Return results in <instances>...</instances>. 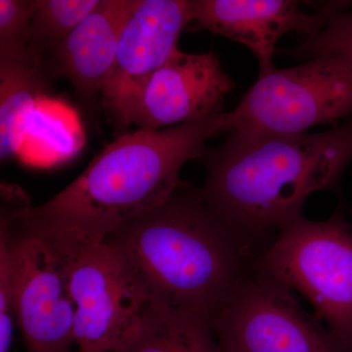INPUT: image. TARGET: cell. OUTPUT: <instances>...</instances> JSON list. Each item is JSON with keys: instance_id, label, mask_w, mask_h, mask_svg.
Here are the masks:
<instances>
[{"instance_id": "52a82bcc", "label": "cell", "mask_w": 352, "mask_h": 352, "mask_svg": "<svg viewBox=\"0 0 352 352\" xmlns=\"http://www.w3.org/2000/svg\"><path fill=\"white\" fill-rule=\"evenodd\" d=\"M75 303L78 352H122L147 327L155 308L106 243L65 254Z\"/></svg>"}, {"instance_id": "8992f818", "label": "cell", "mask_w": 352, "mask_h": 352, "mask_svg": "<svg viewBox=\"0 0 352 352\" xmlns=\"http://www.w3.org/2000/svg\"><path fill=\"white\" fill-rule=\"evenodd\" d=\"M351 118L352 59L324 55L259 74L239 105L226 112V132L298 135Z\"/></svg>"}, {"instance_id": "5b68a950", "label": "cell", "mask_w": 352, "mask_h": 352, "mask_svg": "<svg viewBox=\"0 0 352 352\" xmlns=\"http://www.w3.org/2000/svg\"><path fill=\"white\" fill-rule=\"evenodd\" d=\"M254 265L305 296L342 351L352 352V226L340 210L323 221L289 222Z\"/></svg>"}, {"instance_id": "6da1fadb", "label": "cell", "mask_w": 352, "mask_h": 352, "mask_svg": "<svg viewBox=\"0 0 352 352\" xmlns=\"http://www.w3.org/2000/svg\"><path fill=\"white\" fill-rule=\"evenodd\" d=\"M226 132V112L160 131L126 132L106 146L66 188L25 208L32 226L64 252L99 244L129 220L168 200L182 166Z\"/></svg>"}, {"instance_id": "7a4b0ae2", "label": "cell", "mask_w": 352, "mask_h": 352, "mask_svg": "<svg viewBox=\"0 0 352 352\" xmlns=\"http://www.w3.org/2000/svg\"><path fill=\"white\" fill-rule=\"evenodd\" d=\"M124 264L155 309L212 321L256 261L254 245L183 182L157 207L129 220L103 241Z\"/></svg>"}, {"instance_id": "ba28073f", "label": "cell", "mask_w": 352, "mask_h": 352, "mask_svg": "<svg viewBox=\"0 0 352 352\" xmlns=\"http://www.w3.org/2000/svg\"><path fill=\"white\" fill-rule=\"evenodd\" d=\"M212 325L220 352H344L293 289L254 264Z\"/></svg>"}, {"instance_id": "9c48e42d", "label": "cell", "mask_w": 352, "mask_h": 352, "mask_svg": "<svg viewBox=\"0 0 352 352\" xmlns=\"http://www.w3.org/2000/svg\"><path fill=\"white\" fill-rule=\"evenodd\" d=\"M195 18V0H138L122 25L101 107L117 129L133 124L141 92L178 48V39Z\"/></svg>"}, {"instance_id": "30bf717a", "label": "cell", "mask_w": 352, "mask_h": 352, "mask_svg": "<svg viewBox=\"0 0 352 352\" xmlns=\"http://www.w3.org/2000/svg\"><path fill=\"white\" fill-rule=\"evenodd\" d=\"M352 2L330 1L307 11L305 2L293 0H195L196 28L237 41L254 53L259 74L273 68L276 44L289 32L300 41L314 38L340 9Z\"/></svg>"}, {"instance_id": "9a60e30c", "label": "cell", "mask_w": 352, "mask_h": 352, "mask_svg": "<svg viewBox=\"0 0 352 352\" xmlns=\"http://www.w3.org/2000/svg\"><path fill=\"white\" fill-rule=\"evenodd\" d=\"M101 0H34L30 46L41 61L94 12Z\"/></svg>"}, {"instance_id": "4fadbf2b", "label": "cell", "mask_w": 352, "mask_h": 352, "mask_svg": "<svg viewBox=\"0 0 352 352\" xmlns=\"http://www.w3.org/2000/svg\"><path fill=\"white\" fill-rule=\"evenodd\" d=\"M52 78L32 50L0 58V159H12L24 142L36 103L50 89Z\"/></svg>"}, {"instance_id": "e0dca14e", "label": "cell", "mask_w": 352, "mask_h": 352, "mask_svg": "<svg viewBox=\"0 0 352 352\" xmlns=\"http://www.w3.org/2000/svg\"><path fill=\"white\" fill-rule=\"evenodd\" d=\"M32 10L34 0H0V58L18 56L31 50Z\"/></svg>"}, {"instance_id": "277c9868", "label": "cell", "mask_w": 352, "mask_h": 352, "mask_svg": "<svg viewBox=\"0 0 352 352\" xmlns=\"http://www.w3.org/2000/svg\"><path fill=\"white\" fill-rule=\"evenodd\" d=\"M31 205L16 185H1L0 346H12L14 323L27 352H71L75 303L68 259L54 241L24 215Z\"/></svg>"}, {"instance_id": "5bb4252c", "label": "cell", "mask_w": 352, "mask_h": 352, "mask_svg": "<svg viewBox=\"0 0 352 352\" xmlns=\"http://www.w3.org/2000/svg\"><path fill=\"white\" fill-rule=\"evenodd\" d=\"M122 352H220L212 321L198 315L156 309L142 333Z\"/></svg>"}, {"instance_id": "7c38bea8", "label": "cell", "mask_w": 352, "mask_h": 352, "mask_svg": "<svg viewBox=\"0 0 352 352\" xmlns=\"http://www.w3.org/2000/svg\"><path fill=\"white\" fill-rule=\"evenodd\" d=\"M138 0H101L43 63L53 80L65 78L75 89L80 107L95 117L104 85L112 72L122 25Z\"/></svg>"}, {"instance_id": "8fae6325", "label": "cell", "mask_w": 352, "mask_h": 352, "mask_svg": "<svg viewBox=\"0 0 352 352\" xmlns=\"http://www.w3.org/2000/svg\"><path fill=\"white\" fill-rule=\"evenodd\" d=\"M235 88L214 53L177 50L146 83L133 124L160 131L222 112L226 95Z\"/></svg>"}, {"instance_id": "3957f363", "label": "cell", "mask_w": 352, "mask_h": 352, "mask_svg": "<svg viewBox=\"0 0 352 352\" xmlns=\"http://www.w3.org/2000/svg\"><path fill=\"white\" fill-rule=\"evenodd\" d=\"M201 161L207 170L199 188L204 201L254 247L302 217L311 194L338 184L352 161V118L320 133L228 132Z\"/></svg>"}, {"instance_id": "2e32d148", "label": "cell", "mask_w": 352, "mask_h": 352, "mask_svg": "<svg viewBox=\"0 0 352 352\" xmlns=\"http://www.w3.org/2000/svg\"><path fill=\"white\" fill-rule=\"evenodd\" d=\"M287 53L302 59L324 55H342L352 59V11L349 8L336 11L317 36L298 41V46Z\"/></svg>"}]
</instances>
